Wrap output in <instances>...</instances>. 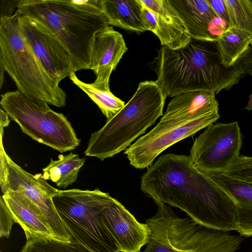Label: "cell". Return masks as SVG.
<instances>
[{"instance_id": "8", "label": "cell", "mask_w": 252, "mask_h": 252, "mask_svg": "<svg viewBox=\"0 0 252 252\" xmlns=\"http://www.w3.org/2000/svg\"><path fill=\"white\" fill-rule=\"evenodd\" d=\"M2 109L33 140L63 153L73 150L80 140L63 114L52 110L44 100L19 90L1 95Z\"/></svg>"}, {"instance_id": "32", "label": "cell", "mask_w": 252, "mask_h": 252, "mask_svg": "<svg viewBox=\"0 0 252 252\" xmlns=\"http://www.w3.org/2000/svg\"><path fill=\"white\" fill-rule=\"evenodd\" d=\"M246 109L251 110L252 109V93L250 95L247 106L245 107Z\"/></svg>"}, {"instance_id": "30", "label": "cell", "mask_w": 252, "mask_h": 252, "mask_svg": "<svg viewBox=\"0 0 252 252\" xmlns=\"http://www.w3.org/2000/svg\"><path fill=\"white\" fill-rule=\"evenodd\" d=\"M18 0H2L0 4V18L10 17L13 16L14 10L17 7Z\"/></svg>"}, {"instance_id": "18", "label": "cell", "mask_w": 252, "mask_h": 252, "mask_svg": "<svg viewBox=\"0 0 252 252\" xmlns=\"http://www.w3.org/2000/svg\"><path fill=\"white\" fill-rule=\"evenodd\" d=\"M215 95L208 91H192L178 94L168 103L160 120H191L219 111Z\"/></svg>"}, {"instance_id": "5", "label": "cell", "mask_w": 252, "mask_h": 252, "mask_svg": "<svg viewBox=\"0 0 252 252\" xmlns=\"http://www.w3.org/2000/svg\"><path fill=\"white\" fill-rule=\"evenodd\" d=\"M156 204L157 213L146 221L149 233L143 252H235L243 240L240 235L181 218L165 204Z\"/></svg>"}, {"instance_id": "4", "label": "cell", "mask_w": 252, "mask_h": 252, "mask_svg": "<svg viewBox=\"0 0 252 252\" xmlns=\"http://www.w3.org/2000/svg\"><path fill=\"white\" fill-rule=\"evenodd\" d=\"M15 12L49 29L69 51L76 71L90 69L95 35L108 25L104 14L83 12L68 0H18Z\"/></svg>"}, {"instance_id": "1", "label": "cell", "mask_w": 252, "mask_h": 252, "mask_svg": "<svg viewBox=\"0 0 252 252\" xmlns=\"http://www.w3.org/2000/svg\"><path fill=\"white\" fill-rule=\"evenodd\" d=\"M140 188L156 204L178 208L205 227L235 231V200L198 170L189 156H161L142 176Z\"/></svg>"}, {"instance_id": "14", "label": "cell", "mask_w": 252, "mask_h": 252, "mask_svg": "<svg viewBox=\"0 0 252 252\" xmlns=\"http://www.w3.org/2000/svg\"><path fill=\"white\" fill-rule=\"evenodd\" d=\"M168 0L191 38L215 42L229 28L207 0Z\"/></svg>"}, {"instance_id": "9", "label": "cell", "mask_w": 252, "mask_h": 252, "mask_svg": "<svg viewBox=\"0 0 252 252\" xmlns=\"http://www.w3.org/2000/svg\"><path fill=\"white\" fill-rule=\"evenodd\" d=\"M0 135V185L1 192L7 189L24 193L39 208L51 231L57 239L70 241L71 236L54 205L52 197L58 189L50 185L42 174L32 175L17 164L7 154Z\"/></svg>"}, {"instance_id": "22", "label": "cell", "mask_w": 252, "mask_h": 252, "mask_svg": "<svg viewBox=\"0 0 252 252\" xmlns=\"http://www.w3.org/2000/svg\"><path fill=\"white\" fill-rule=\"evenodd\" d=\"M85 161V158H80L72 152L60 155L58 159L51 158L48 165L42 169V177L54 182L58 188L65 189L76 182Z\"/></svg>"}, {"instance_id": "24", "label": "cell", "mask_w": 252, "mask_h": 252, "mask_svg": "<svg viewBox=\"0 0 252 252\" xmlns=\"http://www.w3.org/2000/svg\"><path fill=\"white\" fill-rule=\"evenodd\" d=\"M27 242L21 252H93L79 242L64 241L45 236H26Z\"/></svg>"}, {"instance_id": "33", "label": "cell", "mask_w": 252, "mask_h": 252, "mask_svg": "<svg viewBox=\"0 0 252 252\" xmlns=\"http://www.w3.org/2000/svg\"><path fill=\"white\" fill-rule=\"evenodd\" d=\"M141 252L139 251V252Z\"/></svg>"}, {"instance_id": "12", "label": "cell", "mask_w": 252, "mask_h": 252, "mask_svg": "<svg viewBox=\"0 0 252 252\" xmlns=\"http://www.w3.org/2000/svg\"><path fill=\"white\" fill-rule=\"evenodd\" d=\"M16 13L22 33L56 82L59 84L76 71L69 51L49 29L34 19Z\"/></svg>"}, {"instance_id": "26", "label": "cell", "mask_w": 252, "mask_h": 252, "mask_svg": "<svg viewBox=\"0 0 252 252\" xmlns=\"http://www.w3.org/2000/svg\"><path fill=\"white\" fill-rule=\"evenodd\" d=\"M252 187V157L240 156L225 168L219 171Z\"/></svg>"}, {"instance_id": "10", "label": "cell", "mask_w": 252, "mask_h": 252, "mask_svg": "<svg viewBox=\"0 0 252 252\" xmlns=\"http://www.w3.org/2000/svg\"><path fill=\"white\" fill-rule=\"evenodd\" d=\"M219 118L218 111H216L191 120H160L153 128L132 144L124 154L130 165L134 168H148L166 149L207 127Z\"/></svg>"}, {"instance_id": "23", "label": "cell", "mask_w": 252, "mask_h": 252, "mask_svg": "<svg viewBox=\"0 0 252 252\" xmlns=\"http://www.w3.org/2000/svg\"><path fill=\"white\" fill-rule=\"evenodd\" d=\"M215 43L222 64L229 67L236 64L252 44V34L242 29L230 27Z\"/></svg>"}, {"instance_id": "34", "label": "cell", "mask_w": 252, "mask_h": 252, "mask_svg": "<svg viewBox=\"0 0 252 252\" xmlns=\"http://www.w3.org/2000/svg\"></svg>"}, {"instance_id": "25", "label": "cell", "mask_w": 252, "mask_h": 252, "mask_svg": "<svg viewBox=\"0 0 252 252\" xmlns=\"http://www.w3.org/2000/svg\"><path fill=\"white\" fill-rule=\"evenodd\" d=\"M229 27L242 29L252 34V0H224Z\"/></svg>"}, {"instance_id": "15", "label": "cell", "mask_w": 252, "mask_h": 252, "mask_svg": "<svg viewBox=\"0 0 252 252\" xmlns=\"http://www.w3.org/2000/svg\"><path fill=\"white\" fill-rule=\"evenodd\" d=\"M156 16L153 32L161 45L176 49L187 45L191 39L179 16L168 0H141Z\"/></svg>"}, {"instance_id": "3", "label": "cell", "mask_w": 252, "mask_h": 252, "mask_svg": "<svg viewBox=\"0 0 252 252\" xmlns=\"http://www.w3.org/2000/svg\"><path fill=\"white\" fill-rule=\"evenodd\" d=\"M166 97L157 81L139 83L125 106L91 134L85 156L103 160L126 150L163 115Z\"/></svg>"}, {"instance_id": "13", "label": "cell", "mask_w": 252, "mask_h": 252, "mask_svg": "<svg viewBox=\"0 0 252 252\" xmlns=\"http://www.w3.org/2000/svg\"><path fill=\"white\" fill-rule=\"evenodd\" d=\"M101 218L122 252H138L146 245L149 229L138 222L116 199L110 197L104 206Z\"/></svg>"}, {"instance_id": "19", "label": "cell", "mask_w": 252, "mask_h": 252, "mask_svg": "<svg viewBox=\"0 0 252 252\" xmlns=\"http://www.w3.org/2000/svg\"><path fill=\"white\" fill-rule=\"evenodd\" d=\"M204 173L235 200L236 203L235 231L242 237L252 236V187L220 172Z\"/></svg>"}, {"instance_id": "28", "label": "cell", "mask_w": 252, "mask_h": 252, "mask_svg": "<svg viewBox=\"0 0 252 252\" xmlns=\"http://www.w3.org/2000/svg\"><path fill=\"white\" fill-rule=\"evenodd\" d=\"M68 1L72 5L86 13L95 15L103 14L100 0H68Z\"/></svg>"}, {"instance_id": "2", "label": "cell", "mask_w": 252, "mask_h": 252, "mask_svg": "<svg viewBox=\"0 0 252 252\" xmlns=\"http://www.w3.org/2000/svg\"><path fill=\"white\" fill-rule=\"evenodd\" d=\"M153 63L167 97L192 91L216 94L238 84L245 75L237 63L229 67L222 64L215 42L191 37L180 48L162 46Z\"/></svg>"}, {"instance_id": "29", "label": "cell", "mask_w": 252, "mask_h": 252, "mask_svg": "<svg viewBox=\"0 0 252 252\" xmlns=\"http://www.w3.org/2000/svg\"><path fill=\"white\" fill-rule=\"evenodd\" d=\"M216 15L229 26V17L224 0H207Z\"/></svg>"}, {"instance_id": "21", "label": "cell", "mask_w": 252, "mask_h": 252, "mask_svg": "<svg viewBox=\"0 0 252 252\" xmlns=\"http://www.w3.org/2000/svg\"><path fill=\"white\" fill-rule=\"evenodd\" d=\"M69 78L97 105L107 120L115 115L125 106V102L111 92L110 77H96L92 83L83 82L77 77L75 72L72 73Z\"/></svg>"}, {"instance_id": "27", "label": "cell", "mask_w": 252, "mask_h": 252, "mask_svg": "<svg viewBox=\"0 0 252 252\" xmlns=\"http://www.w3.org/2000/svg\"><path fill=\"white\" fill-rule=\"evenodd\" d=\"M15 221L2 195L0 197V235L8 238Z\"/></svg>"}, {"instance_id": "31", "label": "cell", "mask_w": 252, "mask_h": 252, "mask_svg": "<svg viewBox=\"0 0 252 252\" xmlns=\"http://www.w3.org/2000/svg\"><path fill=\"white\" fill-rule=\"evenodd\" d=\"M0 135L3 136L4 128L8 126L10 120L9 115L2 108L0 109Z\"/></svg>"}, {"instance_id": "11", "label": "cell", "mask_w": 252, "mask_h": 252, "mask_svg": "<svg viewBox=\"0 0 252 252\" xmlns=\"http://www.w3.org/2000/svg\"><path fill=\"white\" fill-rule=\"evenodd\" d=\"M242 144L237 122L212 124L196 138L189 157L201 172H219L240 156Z\"/></svg>"}, {"instance_id": "17", "label": "cell", "mask_w": 252, "mask_h": 252, "mask_svg": "<svg viewBox=\"0 0 252 252\" xmlns=\"http://www.w3.org/2000/svg\"><path fill=\"white\" fill-rule=\"evenodd\" d=\"M127 48L122 35L112 26L106 25L95 34L90 69L96 75L114 71Z\"/></svg>"}, {"instance_id": "20", "label": "cell", "mask_w": 252, "mask_h": 252, "mask_svg": "<svg viewBox=\"0 0 252 252\" xmlns=\"http://www.w3.org/2000/svg\"><path fill=\"white\" fill-rule=\"evenodd\" d=\"M108 25L135 32L147 31L141 0H100Z\"/></svg>"}, {"instance_id": "16", "label": "cell", "mask_w": 252, "mask_h": 252, "mask_svg": "<svg viewBox=\"0 0 252 252\" xmlns=\"http://www.w3.org/2000/svg\"><path fill=\"white\" fill-rule=\"evenodd\" d=\"M2 195L15 222L19 223L26 236L56 238L42 212L24 193L7 189Z\"/></svg>"}, {"instance_id": "6", "label": "cell", "mask_w": 252, "mask_h": 252, "mask_svg": "<svg viewBox=\"0 0 252 252\" xmlns=\"http://www.w3.org/2000/svg\"><path fill=\"white\" fill-rule=\"evenodd\" d=\"M0 63L21 92L58 107L65 105V93L47 73L23 36L15 12L0 18Z\"/></svg>"}, {"instance_id": "7", "label": "cell", "mask_w": 252, "mask_h": 252, "mask_svg": "<svg viewBox=\"0 0 252 252\" xmlns=\"http://www.w3.org/2000/svg\"><path fill=\"white\" fill-rule=\"evenodd\" d=\"M110 195L94 190H59L52 197L55 208L75 240L93 252H120V250L101 218Z\"/></svg>"}]
</instances>
